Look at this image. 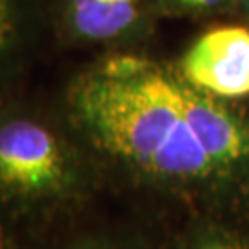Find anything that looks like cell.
Here are the masks:
<instances>
[{
	"label": "cell",
	"mask_w": 249,
	"mask_h": 249,
	"mask_svg": "<svg viewBox=\"0 0 249 249\" xmlns=\"http://www.w3.org/2000/svg\"><path fill=\"white\" fill-rule=\"evenodd\" d=\"M181 104L211 159L223 176L249 162V129L222 98L197 90L181 78Z\"/></svg>",
	"instance_id": "5b68a950"
},
{
	"label": "cell",
	"mask_w": 249,
	"mask_h": 249,
	"mask_svg": "<svg viewBox=\"0 0 249 249\" xmlns=\"http://www.w3.org/2000/svg\"><path fill=\"white\" fill-rule=\"evenodd\" d=\"M67 113L87 148L144 178H222L181 104V76L131 50L102 53L69 83Z\"/></svg>",
	"instance_id": "6da1fadb"
},
{
	"label": "cell",
	"mask_w": 249,
	"mask_h": 249,
	"mask_svg": "<svg viewBox=\"0 0 249 249\" xmlns=\"http://www.w3.org/2000/svg\"><path fill=\"white\" fill-rule=\"evenodd\" d=\"M207 249H238L236 246H231V244H213Z\"/></svg>",
	"instance_id": "ba28073f"
},
{
	"label": "cell",
	"mask_w": 249,
	"mask_h": 249,
	"mask_svg": "<svg viewBox=\"0 0 249 249\" xmlns=\"http://www.w3.org/2000/svg\"><path fill=\"white\" fill-rule=\"evenodd\" d=\"M48 28V0H0V89L26 67Z\"/></svg>",
	"instance_id": "8992f818"
},
{
	"label": "cell",
	"mask_w": 249,
	"mask_h": 249,
	"mask_svg": "<svg viewBox=\"0 0 249 249\" xmlns=\"http://www.w3.org/2000/svg\"><path fill=\"white\" fill-rule=\"evenodd\" d=\"M240 4H242V6H244V8H246V9H248V11H249V0H240Z\"/></svg>",
	"instance_id": "30bf717a"
},
{
	"label": "cell",
	"mask_w": 249,
	"mask_h": 249,
	"mask_svg": "<svg viewBox=\"0 0 249 249\" xmlns=\"http://www.w3.org/2000/svg\"><path fill=\"white\" fill-rule=\"evenodd\" d=\"M0 249H6V242H4V234H2V229H0Z\"/></svg>",
	"instance_id": "9c48e42d"
},
{
	"label": "cell",
	"mask_w": 249,
	"mask_h": 249,
	"mask_svg": "<svg viewBox=\"0 0 249 249\" xmlns=\"http://www.w3.org/2000/svg\"><path fill=\"white\" fill-rule=\"evenodd\" d=\"M227 0H155L157 9H168L178 13H211L220 9Z\"/></svg>",
	"instance_id": "52a82bcc"
},
{
	"label": "cell",
	"mask_w": 249,
	"mask_h": 249,
	"mask_svg": "<svg viewBox=\"0 0 249 249\" xmlns=\"http://www.w3.org/2000/svg\"><path fill=\"white\" fill-rule=\"evenodd\" d=\"M155 0H48V28L69 48L129 50L142 34Z\"/></svg>",
	"instance_id": "3957f363"
},
{
	"label": "cell",
	"mask_w": 249,
	"mask_h": 249,
	"mask_svg": "<svg viewBox=\"0 0 249 249\" xmlns=\"http://www.w3.org/2000/svg\"><path fill=\"white\" fill-rule=\"evenodd\" d=\"M178 72L192 87L216 98L249 96V30H209L185 52Z\"/></svg>",
	"instance_id": "277c9868"
},
{
	"label": "cell",
	"mask_w": 249,
	"mask_h": 249,
	"mask_svg": "<svg viewBox=\"0 0 249 249\" xmlns=\"http://www.w3.org/2000/svg\"><path fill=\"white\" fill-rule=\"evenodd\" d=\"M80 174V151L61 129L28 113L0 115V192L53 196L74 187Z\"/></svg>",
	"instance_id": "7a4b0ae2"
}]
</instances>
